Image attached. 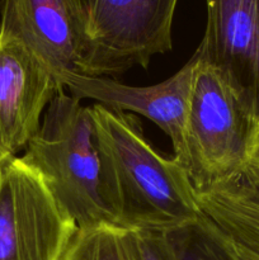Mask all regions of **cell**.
<instances>
[{"mask_svg": "<svg viewBox=\"0 0 259 260\" xmlns=\"http://www.w3.org/2000/svg\"><path fill=\"white\" fill-rule=\"evenodd\" d=\"M90 108L118 228L165 234L200 220L203 213L187 170L154 149L136 117L99 103Z\"/></svg>", "mask_w": 259, "mask_h": 260, "instance_id": "obj_1", "label": "cell"}, {"mask_svg": "<svg viewBox=\"0 0 259 260\" xmlns=\"http://www.w3.org/2000/svg\"><path fill=\"white\" fill-rule=\"evenodd\" d=\"M23 159L78 229L117 226L107 197L103 160L90 107L61 88L43 113Z\"/></svg>", "mask_w": 259, "mask_h": 260, "instance_id": "obj_2", "label": "cell"}, {"mask_svg": "<svg viewBox=\"0 0 259 260\" xmlns=\"http://www.w3.org/2000/svg\"><path fill=\"white\" fill-rule=\"evenodd\" d=\"M187 118V170L196 193L243 178L259 135V118L226 79L200 57Z\"/></svg>", "mask_w": 259, "mask_h": 260, "instance_id": "obj_3", "label": "cell"}, {"mask_svg": "<svg viewBox=\"0 0 259 260\" xmlns=\"http://www.w3.org/2000/svg\"><path fill=\"white\" fill-rule=\"evenodd\" d=\"M86 41L78 74L103 78L146 69L155 55L172 50L178 0H79Z\"/></svg>", "mask_w": 259, "mask_h": 260, "instance_id": "obj_4", "label": "cell"}, {"mask_svg": "<svg viewBox=\"0 0 259 260\" xmlns=\"http://www.w3.org/2000/svg\"><path fill=\"white\" fill-rule=\"evenodd\" d=\"M78 226L23 157L0 161V260H62Z\"/></svg>", "mask_w": 259, "mask_h": 260, "instance_id": "obj_5", "label": "cell"}, {"mask_svg": "<svg viewBox=\"0 0 259 260\" xmlns=\"http://www.w3.org/2000/svg\"><path fill=\"white\" fill-rule=\"evenodd\" d=\"M197 55L173 76L151 86H130L104 78L78 73L58 74L63 88L74 98L96 101L108 108L134 112L154 122L170 139L174 157L185 167L187 162V118L193 74ZM185 169V168H184Z\"/></svg>", "mask_w": 259, "mask_h": 260, "instance_id": "obj_6", "label": "cell"}, {"mask_svg": "<svg viewBox=\"0 0 259 260\" xmlns=\"http://www.w3.org/2000/svg\"><path fill=\"white\" fill-rule=\"evenodd\" d=\"M0 38L17 41L38 56L56 76L78 73L86 41L79 0H3Z\"/></svg>", "mask_w": 259, "mask_h": 260, "instance_id": "obj_7", "label": "cell"}, {"mask_svg": "<svg viewBox=\"0 0 259 260\" xmlns=\"http://www.w3.org/2000/svg\"><path fill=\"white\" fill-rule=\"evenodd\" d=\"M207 25L196 51L259 118V0H206Z\"/></svg>", "mask_w": 259, "mask_h": 260, "instance_id": "obj_8", "label": "cell"}, {"mask_svg": "<svg viewBox=\"0 0 259 260\" xmlns=\"http://www.w3.org/2000/svg\"><path fill=\"white\" fill-rule=\"evenodd\" d=\"M61 88L56 74L29 48L0 38V150L5 155L27 147Z\"/></svg>", "mask_w": 259, "mask_h": 260, "instance_id": "obj_9", "label": "cell"}, {"mask_svg": "<svg viewBox=\"0 0 259 260\" xmlns=\"http://www.w3.org/2000/svg\"><path fill=\"white\" fill-rule=\"evenodd\" d=\"M201 212L234 244L259 254V196L235 182L197 193Z\"/></svg>", "mask_w": 259, "mask_h": 260, "instance_id": "obj_10", "label": "cell"}, {"mask_svg": "<svg viewBox=\"0 0 259 260\" xmlns=\"http://www.w3.org/2000/svg\"><path fill=\"white\" fill-rule=\"evenodd\" d=\"M62 260H140L134 233L117 226L80 230L69 244Z\"/></svg>", "mask_w": 259, "mask_h": 260, "instance_id": "obj_11", "label": "cell"}, {"mask_svg": "<svg viewBox=\"0 0 259 260\" xmlns=\"http://www.w3.org/2000/svg\"><path fill=\"white\" fill-rule=\"evenodd\" d=\"M165 235L178 260H230V240L205 215Z\"/></svg>", "mask_w": 259, "mask_h": 260, "instance_id": "obj_12", "label": "cell"}, {"mask_svg": "<svg viewBox=\"0 0 259 260\" xmlns=\"http://www.w3.org/2000/svg\"><path fill=\"white\" fill-rule=\"evenodd\" d=\"M140 260H178L167 235L155 231H132Z\"/></svg>", "mask_w": 259, "mask_h": 260, "instance_id": "obj_13", "label": "cell"}, {"mask_svg": "<svg viewBox=\"0 0 259 260\" xmlns=\"http://www.w3.org/2000/svg\"><path fill=\"white\" fill-rule=\"evenodd\" d=\"M238 182L243 183L249 189H251L254 193H256L259 196V135L253 157H251L243 178L240 180H238Z\"/></svg>", "mask_w": 259, "mask_h": 260, "instance_id": "obj_14", "label": "cell"}, {"mask_svg": "<svg viewBox=\"0 0 259 260\" xmlns=\"http://www.w3.org/2000/svg\"><path fill=\"white\" fill-rule=\"evenodd\" d=\"M230 260H259V254L253 253V251L248 250V249L243 248L240 245H236L231 241Z\"/></svg>", "mask_w": 259, "mask_h": 260, "instance_id": "obj_15", "label": "cell"}, {"mask_svg": "<svg viewBox=\"0 0 259 260\" xmlns=\"http://www.w3.org/2000/svg\"><path fill=\"white\" fill-rule=\"evenodd\" d=\"M5 156H8V155H5V154H4V152H3V151H2V150H0V161H2V159H4V157H5Z\"/></svg>", "mask_w": 259, "mask_h": 260, "instance_id": "obj_16", "label": "cell"}]
</instances>
